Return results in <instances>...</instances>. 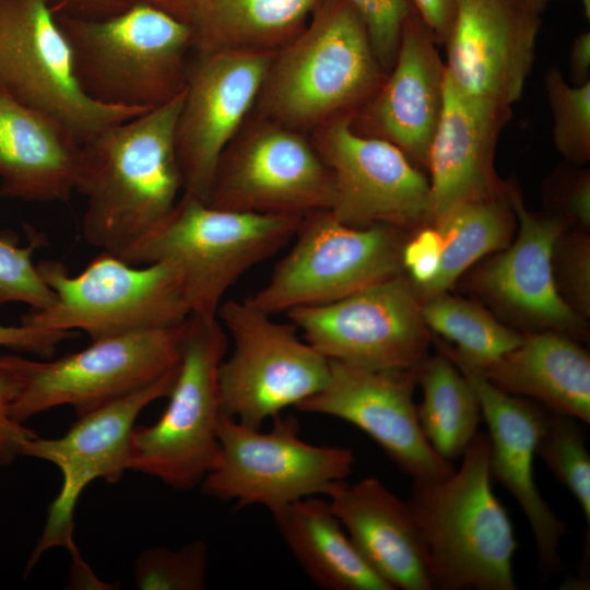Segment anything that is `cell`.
<instances>
[{
	"instance_id": "4316f807",
	"label": "cell",
	"mask_w": 590,
	"mask_h": 590,
	"mask_svg": "<svg viewBox=\"0 0 590 590\" xmlns=\"http://www.w3.org/2000/svg\"><path fill=\"white\" fill-rule=\"evenodd\" d=\"M272 516L290 551L319 588L393 590L358 553L328 500L308 496Z\"/></svg>"
},
{
	"instance_id": "e575fe53",
	"label": "cell",
	"mask_w": 590,
	"mask_h": 590,
	"mask_svg": "<svg viewBox=\"0 0 590 590\" xmlns=\"http://www.w3.org/2000/svg\"><path fill=\"white\" fill-rule=\"evenodd\" d=\"M206 573V545L194 540L179 550L142 552L134 566V583L141 590H203Z\"/></svg>"
},
{
	"instance_id": "44dd1931",
	"label": "cell",
	"mask_w": 590,
	"mask_h": 590,
	"mask_svg": "<svg viewBox=\"0 0 590 590\" xmlns=\"http://www.w3.org/2000/svg\"><path fill=\"white\" fill-rule=\"evenodd\" d=\"M455 364L472 384L482 418L488 427L492 479L509 491L527 517L541 568L556 571L560 568L559 542L567 529L540 494L533 464L548 410L535 401L500 390L477 369Z\"/></svg>"
},
{
	"instance_id": "ee69618b",
	"label": "cell",
	"mask_w": 590,
	"mask_h": 590,
	"mask_svg": "<svg viewBox=\"0 0 590 590\" xmlns=\"http://www.w3.org/2000/svg\"><path fill=\"white\" fill-rule=\"evenodd\" d=\"M569 73L575 85L590 81V32L580 33L569 52Z\"/></svg>"
},
{
	"instance_id": "ffe728a7",
	"label": "cell",
	"mask_w": 590,
	"mask_h": 590,
	"mask_svg": "<svg viewBox=\"0 0 590 590\" xmlns=\"http://www.w3.org/2000/svg\"><path fill=\"white\" fill-rule=\"evenodd\" d=\"M507 194L517 219V236L474 271L470 287L528 331L586 339V319L565 303L553 276V246L566 224L554 214L528 210L515 185L507 182Z\"/></svg>"
},
{
	"instance_id": "f546056e",
	"label": "cell",
	"mask_w": 590,
	"mask_h": 590,
	"mask_svg": "<svg viewBox=\"0 0 590 590\" xmlns=\"http://www.w3.org/2000/svg\"><path fill=\"white\" fill-rule=\"evenodd\" d=\"M416 382L423 390L416 412L424 436L445 460L462 457L482 418L472 384L441 351L418 365Z\"/></svg>"
},
{
	"instance_id": "cb8c5ba5",
	"label": "cell",
	"mask_w": 590,
	"mask_h": 590,
	"mask_svg": "<svg viewBox=\"0 0 590 590\" xmlns=\"http://www.w3.org/2000/svg\"><path fill=\"white\" fill-rule=\"evenodd\" d=\"M324 495L358 553L393 590L434 589L406 502L377 477L341 480Z\"/></svg>"
},
{
	"instance_id": "7bdbcfd3",
	"label": "cell",
	"mask_w": 590,
	"mask_h": 590,
	"mask_svg": "<svg viewBox=\"0 0 590 590\" xmlns=\"http://www.w3.org/2000/svg\"><path fill=\"white\" fill-rule=\"evenodd\" d=\"M412 2L437 44H444L456 16L458 0H412Z\"/></svg>"
},
{
	"instance_id": "7dc6e473",
	"label": "cell",
	"mask_w": 590,
	"mask_h": 590,
	"mask_svg": "<svg viewBox=\"0 0 590 590\" xmlns=\"http://www.w3.org/2000/svg\"><path fill=\"white\" fill-rule=\"evenodd\" d=\"M581 5H582V9H583V13L587 17V20H589L590 17V0H579Z\"/></svg>"
},
{
	"instance_id": "ac0fdd59",
	"label": "cell",
	"mask_w": 590,
	"mask_h": 590,
	"mask_svg": "<svg viewBox=\"0 0 590 590\" xmlns=\"http://www.w3.org/2000/svg\"><path fill=\"white\" fill-rule=\"evenodd\" d=\"M541 13L520 0H458L446 75L470 99L509 114L531 72Z\"/></svg>"
},
{
	"instance_id": "7402d4cb",
	"label": "cell",
	"mask_w": 590,
	"mask_h": 590,
	"mask_svg": "<svg viewBox=\"0 0 590 590\" xmlns=\"http://www.w3.org/2000/svg\"><path fill=\"white\" fill-rule=\"evenodd\" d=\"M446 67L437 42L414 10L403 26L391 70L364 104L361 131L398 146L426 168L429 146L442 111Z\"/></svg>"
},
{
	"instance_id": "f6af8a7d",
	"label": "cell",
	"mask_w": 590,
	"mask_h": 590,
	"mask_svg": "<svg viewBox=\"0 0 590 590\" xmlns=\"http://www.w3.org/2000/svg\"><path fill=\"white\" fill-rule=\"evenodd\" d=\"M135 2L154 7L191 25L203 0H135Z\"/></svg>"
},
{
	"instance_id": "8992f818",
	"label": "cell",
	"mask_w": 590,
	"mask_h": 590,
	"mask_svg": "<svg viewBox=\"0 0 590 590\" xmlns=\"http://www.w3.org/2000/svg\"><path fill=\"white\" fill-rule=\"evenodd\" d=\"M37 268L56 297L22 316L23 324L84 331L95 341L179 326L190 315L179 274L167 262L132 266L101 251L78 275L57 260Z\"/></svg>"
},
{
	"instance_id": "8d00e7d4",
	"label": "cell",
	"mask_w": 590,
	"mask_h": 590,
	"mask_svg": "<svg viewBox=\"0 0 590 590\" xmlns=\"http://www.w3.org/2000/svg\"><path fill=\"white\" fill-rule=\"evenodd\" d=\"M361 17L373 51L387 74L397 58L405 21L415 10L412 0H345Z\"/></svg>"
},
{
	"instance_id": "5bb4252c",
	"label": "cell",
	"mask_w": 590,
	"mask_h": 590,
	"mask_svg": "<svg viewBox=\"0 0 590 590\" xmlns=\"http://www.w3.org/2000/svg\"><path fill=\"white\" fill-rule=\"evenodd\" d=\"M286 314L305 341L328 359L406 370L417 368L428 356L432 337L404 272L339 300Z\"/></svg>"
},
{
	"instance_id": "f35d334b",
	"label": "cell",
	"mask_w": 590,
	"mask_h": 590,
	"mask_svg": "<svg viewBox=\"0 0 590 590\" xmlns=\"http://www.w3.org/2000/svg\"><path fill=\"white\" fill-rule=\"evenodd\" d=\"M552 198L566 226L589 232L590 228V172L569 169L555 178Z\"/></svg>"
},
{
	"instance_id": "9a60e30c",
	"label": "cell",
	"mask_w": 590,
	"mask_h": 590,
	"mask_svg": "<svg viewBox=\"0 0 590 590\" xmlns=\"http://www.w3.org/2000/svg\"><path fill=\"white\" fill-rule=\"evenodd\" d=\"M333 179L317 150L272 120L253 125L223 152L206 203L258 214L305 216L330 210Z\"/></svg>"
},
{
	"instance_id": "277c9868",
	"label": "cell",
	"mask_w": 590,
	"mask_h": 590,
	"mask_svg": "<svg viewBox=\"0 0 590 590\" xmlns=\"http://www.w3.org/2000/svg\"><path fill=\"white\" fill-rule=\"evenodd\" d=\"M302 219L217 209L182 193L172 212L119 258L132 266L170 263L190 315L214 320L228 288L291 241Z\"/></svg>"
},
{
	"instance_id": "7c38bea8",
	"label": "cell",
	"mask_w": 590,
	"mask_h": 590,
	"mask_svg": "<svg viewBox=\"0 0 590 590\" xmlns=\"http://www.w3.org/2000/svg\"><path fill=\"white\" fill-rule=\"evenodd\" d=\"M0 87L62 122L81 144L148 111L103 105L82 92L69 43L43 0H0Z\"/></svg>"
},
{
	"instance_id": "60d3db41",
	"label": "cell",
	"mask_w": 590,
	"mask_h": 590,
	"mask_svg": "<svg viewBox=\"0 0 590 590\" xmlns=\"http://www.w3.org/2000/svg\"><path fill=\"white\" fill-rule=\"evenodd\" d=\"M78 335V331L51 330L23 323L0 324V349L7 347L50 358L61 342L75 339Z\"/></svg>"
},
{
	"instance_id": "ab89813d",
	"label": "cell",
	"mask_w": 590,
	"mask_h": 590,
	"mask_svg": "<svg viewBox=\"0 0 590 590\" xmlns=\"http://www.w3.org/2000/svg\"><path fill=\"white\" fill-rule=\"evenodd\" d=\"M17 391L16 380L0 359V465L21 456L23 445L36 434L11 416L12 401Z\"/></svg>"
},
{
	"instance_id": "484cf974",
	"label": "cell",
	"mask_w": 590,
	"mask_h": 590,
	"mask_svg": "<svg viewBox=\"0 0 590 590\" xmlns=\"http://www.w3.org/2000/svg\"><path fill=\"white\" fill-rule=\"evenodd\" d=\"M481 373L509 394L590 423V356L571 337L524 331L518 346Z\"/></svg>"
},
{
	"instance_id": "8fae6325",
	"label": "cell",
	"mask_w": 590,
	"mask_h": 590,
	"mask_svg": "<svg viewBox=\"0 0 590 590\" xmlns=\"http://www.w3.org/2000/svg\"><path fill=\"white\" fill-rule=\"evenodd\" d=\"M272 421V428L263 433L221 412V451L201 483L205 495L235 502L237 508L260 505L273 514L302 498L324 495L351 474L350 448L306 442L291 415Z\"/></svg>"
},
{
	"instance_id": "83f0119b",
	"label": "cell",
	"mask_w": 590,
	"mask_h": 590,
	"mask_svg": "<svg viewBox=\"0 0 590 590\" xmlns=\"http://www.w3.org/2000/svg\"><path fill=\"white\" fill-rule=\"evenodd\" d=\"M323 0H203L192 27L198 54L278 51L297 36Z\"/></svg>"
},
{
	"instance_id": "3957f363",
	"label": "cell",
	"mask_w": 590,
	"mask_h": 590,
	"mask_svg": "<svg viewBox=\"0 0 590 590\" xmlns=\"http://www.w3.org/2000/svg\"><path fill=\"white\" fill-rule=\"evenodd\" d=\"M385 76L352 5L323 0L276 51L258 98L270 120L307 129L364 105Z\"/></svg>"
},
{
	"instance_id": "b9f144b4",
	"label": "cell",
	"mask_w": 590,
	"mask_h": 590,
	"mask_svg": "<svg viewBox=\"0 0 590 590\" xmlns=\"http://www.w3.org/2000/svg\"><path fill=\"white\" fill-rule=\"evenodd\" d=\"M55 16L104 19L118 14L135 0H43Z\"/></svg>"
},
{
	"instance_id": "4dcf8cb0",
	"label": "cell",
	"mask_w": 590,
	"mask_h": 590,
	"mask_svg": "<svg viewBox=\"0 0 590 590\" xmlns=\"http://www.w3.org/2000/svg\"><path fill=\"white\" fill-rule=\"evenodd\" d=\"M421 314L427 329L452 343L449 345L434 338L439 351L455 363L480 371L491 367L522 340L521 332L499 322L480 304L448 292L422 302Z\"/></svg>"
},
{
	"instance_id": "2e32d148",
	"label": "cell",
	"mask_w": 590,
	"mask_h": 590,
	"mask_svg": "<svg viewBox=\"0 0 590 590\" xmlns=\"http://www.w3.org/2000/svg\"><path fill=\"white\" fill-rule=\"evenodd\" d=\"M317 152L331 172V214L341 223L389 225L404 232L425 225L429 181L394 144L365 135L352 126V114L320 126Z\"/></svg>"
},
{
	"instance_id": "7a4b0ae2",
	"label": "cell",
	"mask_w": 590,
	"mask_h": 590,
	"mask_svg": "<svg viewBox=\"0 0 590 590\" xmlns=\"http://www.w3.org/2000/svg\"><path fill=\"white\" fill-rule=\"evenodd\" d=\"M458 470L413 480L406 502L433 588L516 590L514 529L492 488L489 440L477 433Z\"/></svg>"
},
{
	"instance_id": "d590c367",
	"label": "cell",
	"mask_w": 590,
	"mask_h": 590,
	"mask_svg": "<svg viewBox=\"0 0 590 590\" xmlns=\"http://www.w3.org/2000/svg\"><path fill=\"white\" fill-rule=\"evenodd\" d=\"M556 288L581 318L590 316V238L588 232L567 231L556 238L552 251Z\"/></svg>"
},
{
	"instance_id": "6da1fadb",
	"label": "cell",
	"mask_w": 590,
	"mask_h": 590,
	"mask_svg": "<svg viewBox=\"0 0 590 590\" xmlns=\"http://www.w3.org/2000/svg\"><path fill=\"white\" fill-rule=\"evenodd\" d=\"M185 90L81 144L76 187L85 240L120 257L174 209L182 190L175 133Z\"/></svg>"
},
{
	"instance_id": "f1b7e54d",
	"label": "cell",
	"mask_w": 590,
	"mask_h": 590,
	"mask_svg": "<svg viewBox=\"0 0 590 590\" xmlns=\"http://www.w3.org/2000/svg\"><path fill=\"white\" fill-rule=\"evenodd\" d=\"M516 224L507 184L503 194L462 203L437 219L430 225L442 239L439 272L429 285L416 292L420 303L448 292L472 264L507 247Z\"/></svg>"
},
{
	"instance_id": "ba28073f",
	"label": "cell",
	"mask_w": 590,
	"mask_h": 590,
	"mask_svg": "<svg viewBox=\"0 0 590 590\" xmlns=\"http://www.w3.org/2000/svg\"><path fill=\"white\" fill-rule=\"evenodd\" d=\"M184 324L95 340L56 359L1 355L17 384L11 416L24 424L61 405L80 416L151 385L179 364Z\"/></svg>"
},
{
	"instance_id": "d6986e66",
	"label": "cell",
	"mask_w": 590,
	"mask_h": 590,
	"mask_svg": "<svg viewBox=\"0 0 590 590\" xmlns=\"http://www.w3.org/2000/svg\"><path fill=\"white\" fill-rule=\"evenodd\" d=\"M324 387L299 402V412L349 422L374 439L412 480H439L455 470L424 436L413 392L416 370H379L329 359Z\"/></svg>"
},
{
	"instance_id": "4fadbf2b",
	"label": "cell",
	"mask_w": 590,
	"mask_h": 590,
	"mask_svg": "<svg viewBox=\"0 0 590 590\" xmlns=\"http://www.w3.org/2000/svg\"><path fill=\"white\" fill-rule=\"evenodd\" d=\"M178 365L151 385L78 416L64 435L58 438L31 437L21 456L55 464L62 483L50 503L44 530L26 565V573L52 547H67L75 569L84 566L73 542L74 511L86 486L98 479L120 481L128 470L130 439L135 420L149 404L167 397Z\"/></svg>"
},
{
	"instance_id": "603a6c76",
	"label": "cell",
	"mask_w": 590,
	"mask_h": 590,
	"mask_svg": "<svg viewBox=\"0 0 590 590\" xmlns=\"http://www.w3.org/2000/svg\"><path fill=\"white\" fill-rule=\"evenodd\" d=\"M509 114L460 93L446 75L442 111L427 157L429 202L425 224L462 203L498 197L507 181L494 166L499 133Z\"/></svg>"
},
{
	"instance_id": "bcb514c9",
	"label": "cell",
	"mask_w": 590,
	"mask_h": 590,
	"mask_svg": "<svg viewBox=\"0 0 590 590\" xmlns=\"http://www.w3.org/2000/svg\"><path fill=\"white\" fill-rule=\"evenodd\" d=\"M520 1L542 14L545 7L551 0H520Z\"/></svg>"
},
{
	"instance_id": "d4e9b609",
	"label": "cell",
	"mask_w": 590,
	"mask_h": 590,
	"mask_svg": "<svg viewBox=\"0 0 590 590\" xmlns=\"http://www.w3.org/2000/svg\"><path fill=\"white\" fill-rule=\"evenodd\" d=\"M81 143L52 116L0 87V196L67 202L76 187Z\"/></svg>"
},
{
	"instance_id": "30bf717a",
	"label": "cell",
	"mask_w": 590,
	"mask_h": 590,
	"mask_svg": "<svg viewBox=\"0 0 590 590\" xmlns=\"http://www.w3.org/2000/svg\"><path fill=\"white\" fill-rule=\"evenodd\" d=\"M406 237L389 225L343 224L329 210L309 213L268 283L247 300L272 316L339 300L403 273Z\"/></svg>"
},
{
	"instance_id": "74e56055",
	"label": "cell",
	"mask_w": 590,
	"mask_h": 590,
	"mask_svg": "<svg viewBox=\"0 0 590 590\" xmlns=\"http://www.w3.org/2000/svg\"><path fill=\"white\" fill-rule=\"evenodd\" d=\"M406 237L401 252L402 269L415 292L429 285L439 272L442 239L439 231L430 224L415 229Z\"/></svg>"
},
{
	"instance_id": "e0dca14e",
	"label": "cell",
	"mask_w": 590,
	"mask_h": 590,
	"mask_svg": "<svg viewBox=\"0 0 590 590\" xmlns=\"http://www.w3.org/2000/svg\"><path fill=\"white\" fill-rule=\"evenodd\" d=\"M276 51L198 54L175 133L185 194L204 202L219 161L258 99Z\"/></svg>"
},
{
	"instance_id": "1f68e13d",
	"label": "cell",
	"mask_w": 590,
	"mask_h": 590,
	"mask_svg": "<svg viewBox=\"0 0 590 590\" xmlns=\"http://www.w3.org/2000/svg\"><path fill=\"white\" fill-rule=\"evenodd\" d=\"M577 418L548 410L546 423L535 448L538 456L558 482L578 502L589 531L590 456L586 433Z\"/></svg>"
},
{
	"instance_id": "9c48e42d",
	"label": "cell",
	"mask_w": 590,
	"mask_h": 590,
	"mask_svg": "<svg viewBox=\"0 0 590 590\" xmlns=\"http://www.w3.org/2000/svg\"><path fill=\"white\" fill-rule=\"evenodd\" d=\"M247 299L223 300L217 318L233 341L219 367L221 412L260 429L288 406L321 390L330 376L329 359Z\"/></svg>"
},
{
	"instance_id": "836d02e7",
	"label": "cell",
	"mask_w": 590,
	"mask_h": 590,
	"mask_svg": "<svg viewBox=\"0 0 590 590\" xmlns=\"http://www.w3.org/2000/svg\"><path fill=\"white\" fill-rule=\"evenodd\" d=\"M25 231L28 244L24 247L19 246L14 232H0V306L19 302L32 309H44L56 296L33 262V255L47 240L31 225H25Z\"/></svg>"
},
{
	"instance_id": "5b68a950",
	"label": "cell",
	"mask_w": 590,
	"mask_h": 590,
	"mask_svg": "<svg viewBox=\"0 0 590 590\" xmlns=\"http://www.w3.org/2000/svg\"><path fill=\"white\" fill-rule=\"evenodd\" d=\"M73 71L92 101L151 110L186 87L192 27L145 3L104 19L56 16Z\"/></svg>"
},
{
	"instance_id": "52a82bcc",
	"label": "cell",
	"mask_w": 590,
	"mask_h": 590,
	"mask_svg": "<svg viewBox=\"0 0 590 590\" xmlns=\"http://www.w3.org/2000/svg\"><path fill=\"white\" fill-rule=\"evenodd\" d=\"M228 335L219 318L189 315L168 404L156 423L134 426L128 470L154 476L178 491L201 484L221 451L219 367Z\"/></svg>"
},
{
	"instance_id": "d6a6232c",
	"label": "cell",
	"mask_w": 590,
	"mask_h": 590,
	"mask_svg": "<svg viewBox=\"0 0 590 590\" xmlns=\"http://www.w3.org/2000/svg\"><path fill=\"white\" fill-rule=\"evenodd\" d=\"M553 118V141L570 163L583 165L590 160V81L568 83L556 67L544 79Z\"/></svg>"
}]
</instances>
